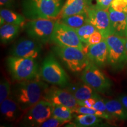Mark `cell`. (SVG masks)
<instances>
[{"instance_id": "cell-1", "label": "cell", "mask_w": 127, "mask_h": 127, "mask_svg": "<svg viewBox=\"0 0 127 127\" xmlns=\"http://www.w3.org/2000/svg\"><path fill=\"white\" fill-rule=\"evenodd\" d=\"M48 87L39 77L21 81L12 88L10 96L15 100L22 110L27 111L43 98Z\"/></svg>"}, {"instance_id": "cell-2", "label": "cell", "mask_w": 127, "mask_h": 127, "mask_svg": "<svg viewBox=\"0 0 127 127\" xmlns=\"http://www.w3.org/2000/svg\"><path fill=\"white\" fill-rule=\"evenodd\" d=\"M63 5V0H22L24 15L29 20H57Z\"/></svg>"}, {"instance_id": "cell-3", "label": "cell", "mask_w": 127, "mask_h": 127, "mask_svg": "<svg viewBox=\"0 0 127 127\" xmlns=\"http://www.w3.org/2000/svg\"><path fill=\"white\" fill-rule=\"evenodd\" d=\"M8 71L16 81H25L39 77L38 64L36 60L10 55L6 60Z\"/></svg>"}, {"instance_id": "cell-4", "label": "cell", "mask_w": 127, "mask_h": 127, "mask_svg": "<svg viewBox=\"0 0 127 127\" xmlns=\"http://www.w3.org/2000/svg\"><path fill=\"white\" fill-rule=\"evenodd\" d=\"M52 51L73 73L82 72L90 62L87 55L78 48L56 45L52 48Z\"/></svg>"}, {"instance_id": "cell-5", "label": "cell", "mask_w": 127, "mask_h": 127, "mask_svg": "<svg viewBox=\"0 0 127 127\" xmlns=\"http://www.w3.org/2000/svg\"><path fill=\"white\" fill-rule=\"evenodd\" d=\"M39 75L48 83L65 88L69 84V78L53 54L45 57L41 64Z\"/></svg>"}, {"instance_id": "cell-6", "label": "cell", "mask_w": 127, "mask_h": 127, "mask_svg": "<svg viewBox=\"0 0 127 127\" xmlns=\"http://www.w3.org/2000/svg\"><path fill=\"white\" fill-rule=\"evenodd\" d=\"M108 48V65L112 70H123L127 65V51L124 37L111 35L105 39Z\"/></svg>"}, {"instance_id": "cell-7", "label": "cell", "mask_w": 127, "mask_h": 127, "mask_svg": "<svg viewBox=\"0 0 127 127\" xmlns=\"http://www.w3.org/2000/svg\"><path fill=\"white\" fill-rule=\"evenodd\" d=\"M55 21L51 19H36L29 20L25 24V32L30 38L41 44L51 41Z\"/></svg>"}, {"instance_id": "cell-8", "label": "cell", "mask_w": 127, "mask_h": 127, "mask_svg": "<svg viewBox=\"0 0 127 127\" xmlns=\"http://www.w3.org/2000/svg\"><path fill=\"white\" fill-rule=\"evenodd\" d=\"M81 79L98 93H105L112 86V82L98 66L90 61L82 72Z\"/></svg>"}, {"instance_id": "cell-9", "label": "cell", "mask_w": 127, "mask_h": 127, "mask_svg": "<svg viewBox=\"0 0 127 127\" xmlns=\"http://www.w3.org/2000/svg\"><path fill=\"white\" fill-rule=\"evenodd\" d=\"M51 41L57 45L78 48L82 51L84 44L79 39L75 28L55 22Z\"/></svg>"}, {"instance_id": "cell-10", "label": "cell", "mask_w": 127, "mask_h": 127, "mask_svg": "<svg viewBox=\"0 0 127 127\" xmlns=\"http://www.w3.org/2000/svg\"><path fill=\"white\" fill-rule=\"evenodd\" d=\"M52 105L47 100L42 99L25 112L21 120L25 127H41L52 115Z\"/></svg>"}, {"instance_id": "cell-11", "label": "cell", "mask_w": 127, "mask_h": 127, "mask_svg": "<svg viewBox=\"0 0 127 127\" xmlns=\"http://www.w3.org/2000/svg\"><path fill=\"white\" fill-rule=\"evenodd\" d=\"M42 52L41 43L32 39L22 38L15 42L10 50L11 55L37 60Z\"/></svg>"}, {"instance_id": "cell-12", "label": "cell", "mask_w": 127, "mask_h": 127, "mask_svg": "<svg viewBox=\"0 0 127 127\" xmlns=\"http://www.w3.org/2000/svg\"><path fill=\"white\" fill-rule=\"evenodd\" d=\"M42 99L47 100L52 105L65 106L74 109L78 106L77 100L66 89L56 87H48Z\"/></svg>"}, {"instance_id": "cell-13", "label": "cell", "mask_w": 127, "mask_h": 127, "mask_svg": "<svg viewBox=\"0 0 127 127\" xmlns=\"http://www.w3.org/2000/svg\"><path fill=\"white\" fill-rule=\"evenodd\" d=\"M88 23L101 32L104 39L112 35L108 9L88 8Z\"/></svg>"}, {"instance_id": "cell-14", "label": "cell", "mask_w": 127, "mask_h": 127, "mask_svg": "<svg viewBox=\"0 0 127 127\" xmlns=\"http://www.w3.org/2000/svg\"><path fill=\"white\" fill-rule=\"evenodd\" d=\"M87 56L90 61L98 67H104L108 65V48L105 39L99 43L90 45Z\"/></svg>"}, {"instance_id": "cell-15", "label": "cell", "mask_w": 127, "mask_h": 127, "mask_svg": "<svg viewBox=\"0 0 127 127\" xmlns=\"http://www.w3.org/2000/svg\"><path fill=\"white\" fill-rule=\"evenodd\" d=\"M1 112L5 120L8 121H21L26 111L22 110L14 99L8 98L1 104Z\"/></svg>"}, {"instance_id": "cell-16", "label": "cell", "mask_w": 127, "mask_h": 127, "mask_svg": "<svg viewBox=\"0 0 127 127\" xmlns=\"http://www.w3.org/2000/svg\"><path fill=\"white\" fill-rule=\"evenodd\" d=\"M112 35L126 37L127 13L114 10L111 7L108 9Z\"/></svg>"}, {"instance_id": "cell-17", "label": "cell", "mask_w": 127, "mask_h": 127, "mask_svg": "<svg viewBox=\"0 0 127 127\" xmlns=\"http://www.w3.org/2000/svg\"><path fill=\"white\" fill-rule=\"evenodd\" d=\"M65 89L74 95L77 101H83L91 98H101L98 92L85 82L76 84H69Z\"/></svg>"}, {"instance_id": "cell-18", "label": "cell", "mask_w": 127, "mask_h": 127, "mask_svg": "<svg viewBox=\"0 0 127 127\" xmlns=\"http://www.w3.org/2000/svg\"><path fill=\"white\" fill-rule=\"evenodd\" d=\"M88 0H66L57 20L68 16L87 12Z\"/></svg>"}, {"instance_id": "cell-19", "label": "cell", "mask_w": 127, "mask_h": 127, "mask_svg": "<svg viewBox=\"0 0 127 127\" xmlns=\"http://www.w3.org/2000/svg\"><path fill=\"white\" fill-rule=\"evenodd\" d=\"M107 110L116 120H127V109L119 99H104Z\"/></svg>"}, {"instance_id": "cell-20", "label": "cell", "mask_w": 127, "mask_h": 127, "mask_svg": "<svg viewBox=\"0 0 127 127\" xmlns=\"http://www.w3.org/2000/svg\"><path fill=\"white\" fill-rule=\"evenodd\" d=\"M1 25L5 23L12 24L20 25L21 27H24L25 24V17L24 15L15 12L10 9L2 8L0 11Z\"/></svg>"}, {"instance_id": "cell-21", "label": "cell", "mask_w": 127, "mask_h": 127, "mask_svg": "<svg viewBox=\"0 0 127 127\" xmlns=\"http://www.w3.org/2000/svg\"><path fill=\"white\" fill-rule=\"evenodd\" d=\"M20 25L12 24L5 23L0 28V39L2 44H8L12 42L18 35L20 28Z\"/></svg>"}, {"instance_id": "cell-22", "label": "cell", "mask_w": 127, "mask_h": 127, "mask_svg": "<svg viewBox=\"0 0 127 127\" xmlns=\"http://www.w3.org/2000/svg\"><path fill=\"white\" fill-rule=\"evenodd\" d=\"M102 118L93 114H78L74 116V124L75 127H98L102 124Z\"/></svg>"}, {"instance_id": "cell-23", "label": "cell", "mask_w": 127, "mask_h": 127, "mask_svg": "<svg viewBox=\"0 0 127 127\" xmlns=\"http://www.w3.org/2000/svg\"><path fill=\"white\" fill-rule=\"evenodd\" d=\"M57 21L60 23L64 24L68 26L76 29L81 27L85 24L88 23V15L87 12H84L80 14L68 16Z\"/></svg>"}, {"instance_id": "cell-24", "label": "cell", "mask_w": 127, "mask_h": 127, "mask_svg": "<svg viewBox=\"0 0 127 127\" xmlns=\"http://www.w3.org/2000/svg\"><path fill=\"white\" fill-rule=\"evenodd\" d=\"M72 109L65 106L52 105L51 117L69 123L74 117Z\"/></svg>"}, {"instance_id": "cell-25", "label": "cell", "mask_w": 127, "mask_h": 127, "mask_svg": "<svg viewBox=\"0 0 127 127\" xmlns=\"http://www.w3.org/2000/svg\"><path fill=\"white\" fill-rule=\"evenodd\" d=\"M75 30L82 43L88 44L90 36L97 30L91 24L87 23Z\"/></svg>"}, {"instance_id": "cell-26", "label": "cell", "mask_w": 127, "mask_h": 127, "mask_svg": "<svg viewBox=\"0 0 127 127\" xmlns=\"http://www.w3.org/2000/svg\"><path fill=\"white\" fill-rule=\"evenodd\" d=\"M73 112L75 114H93L101 117L103 119L108 120H112L114 119L109 113H104L101 111H97L93 108L84 107V106H78L75 109L72 110Z\"/></svg>"}, {"instance_id": "cell-27", "label": "cell", "mask_w": 127, "mask_h": 127, "mask_svg": "<svg viewBox=\"0 0 127 127\" xmlns=\"http://www.w3.org/2000/svg\"><path fill=\"white\" fill-rule=\"evenodd\" d=\"M11 94V85L7 79H2L0 83V103H2L10 96Z\"/></svg>"}, {"instance_id": "cell-28", "label": "cell", "mask_w": 127, "mask_h": 127, "mask_svg": "<svg viewBox=\"0 0 127 127\" xmlns=\"http://www.w3.org/2000/svg\"><path fill=\"white\" fill-rule=\"evenodd\" d=\"M114 0H88V8L108 9Z\"/></svg>"}, {"instance_id": "cell-29", "label": "cell", "mask_w": 127, "mask_h": 127, "mask_svg": "<svg viewBox=\"0 0 127 127\" xmlns=\"http://www.w3.org/2000/svg\"><path fill=\"white\" fill-rule=\"evenodd\" d=\"M69 124L68 122L60 120L55 117H51L50 118L46 120L44 123L41 124V127H61L62 125Z\"/></svg>"}, {"instance_id": "cell-30", "label": "cell", "mask_w": 127, "mask_h": 127, "mask_svg": "<svg viewBox=\"0 0 127 127\" xmlns=\"http://www.w3.org/2000/svg\"><path fill=\"white\" fill-rule=\"evenodd\" d=\"M111 7L117 11L127 13V0H114Z\"/></svg>"}, {"instance_id": "cell-31", "label": "cell", "mask_w": 127, "mask_h": 127, "mask_svg": "<svg viewBox=\"0 0 127 127\" xmlns=\"http://www.w3.org/2000/svg\"><path fill=\"white\" fill-rule=\"evenodd\" d=\"M103 39H104V38H103L102 34L99 31L96 30L90 36L88 44L89 45H94V44L99 43Z\"/></svg>"}, {"instance_id": "cell-32", "label": "cell", "mask_w": 127, "mask_h": 127, "mask_svg": "<svg viewBox=\"0 0 127 127\" xmlns=\"http://www.w3.org/2000/svg\"><path fill=\"white\" fill-rule=\"evenodd\" d=\"M92 108L97 111L104 112V113H109L107 110L104 99H102L101 98H99L96 99V102H95V104H94Z\"/></svg>"}, {"instance_id": "cell-33", "label": "cell", "mask_w": 127, "mask_h": 127, "mask_svg": "<svg viewBox=\"0 0 127 127\" xmlns=\"http://www.w3.org/2000/svg\"><path fill=\"white\" fill-rule=\"evenodd\" d=\"M16 0H0V5L1 8L14 9L15 8Z\"/></svg>"}, {"instance_id": "cell-34", "label": "cell", "mask_w": 127, "mask_h": 127, "mask_svg": "<svg viewBox=\"0 0 127 127\" xmlns=\"http://www.w3.org/2000/svg\"><path fill=\"white\" fill-rule=\"evenodd\" d=\"M97 99H98V98H91L83 100V101H77L78 105V106H84V107L92 108Z\"/></svg>"}, {"instance_id": "cell-35", "label": "cell", "mask_w": 127, "mask_h": 127, "mask_svg": "<svg viewBox=\"0 0 127 127\" xmlns=\"http://www.w3.org/2000/svg\"><path fill=\"white\" fill-rule=\"evenodd\" d=\"M118 99L121 101V102L123 104L125 108L127 109V95H121L119 96Z\"/></svg>"}, {"instance_id": "cell-36", "label": "cell", "mask_w": 127, "mask_h": 127, "mask_svg": "<svg viewBox=\"0 0 127 127\" xmlns=\"http://www.w3.org/2000/svg\"><path fill=\"white\" fill-rule=\"evenodd\" d=\"M125 36L127 37V27H126V32H125Z\"/></svg>"}, {"instance_id": "cell-37", "label": "cell", "mask_w": 127, "mask_h": 127, "mask_svg": "<svg viewBox=\"0 0 127 127\" xmlns=\"http://www.w3.org/2000/svg\"><path fill=\"white\" fill-rule=\"evenodd\" d=\"M125 47H126V50L127 51V37L125 38Z\"/></svg>"}]
</instances>
